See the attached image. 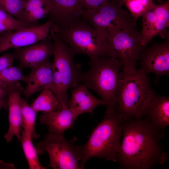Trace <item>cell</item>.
I'll use <instances>...</instances> for the list:
<instances>
[{
	"label": "cell",
	"instance_id": "cell-1",
	"mask_svg": "<svg viewBox=\"0 0 169 169\" xmlns=\"http://www.w3.org/2000/svg\"><path fill=\"white\" fill-rule=\"evenodd\" d=\"M164 130L146 116L123 120L122 141L116 158L124 169H150L162 164L168 153L163 151L161 141Z\"/></svg>",
	"mask_w": 169,
	"mask_h": 169
},
{
	"label": "cell",
	"instance_id": "cell-2",
	"mask_svg": "<svg viewBox=\"0 0 169 169\" xmlns=\"http://www.w3.org/2000/svg\"><path fill=\"white\" fill-rule=\"evenodd\" d=\"M117 96L116 110L123 120L143 117L156 94L150 78L139 68L123 70Z\"/></svg>",
	"mask_w": 169,
	"mask_h": 169
},
{
	"label": "cell",
	"instance_id": "cell-3",
	"mask_svg": "<svg viewBox=\"0 0 169 169\" xmlns=\"http://www.w3.org/2000/svg\"><path fill=\"white\" fill-rule=\"evenodd\" d=\"M123 120L115 110L106 113L102 121L94 129L86 142L79 145L81 169L94 157L116 161L120 145Z\"/></svg>",
	"mask_w": 169,
	"mask_h": 169
},
{
	"label": "cell",
	"instance_id": "cell-4",
	"mask_svg": "<svg viewBox=\"0 0 169 169\" xmlns=\"http://www.w3.org/2000/svg\"><path fill=\"white\" fill-rule=\"evenodd\" d=\"M123 66L117 58L102 57L90 61L89 68L82 72L80 81L95 91L105 103L106 113L116 110L117 96L123 74Z\"/></svg>",
	"mask_w": 169,
	"mask_h": 169
},
{
	"label": "cell",
	"instance_id": "cell-5",
	"mask_svg": "<svg viewBox=\"0 0 169 169\" xmlns=\"http://www.w3.org/2000/svg\"><path fill=\"white\" fill-rule=\"evenodd\" d=\"M50 30L59 35L76 54L85 55L90 61L105 57L116 58L107 38L83 18L64 27L52 25Z\"/></svg>",
	"mask_w": 169,
	"mask_h": 169
},
{
	"label": "cell",
	"instance_id": "cell-6",
	"mask_svg": "<svg viewBox=\"0 0 169 169\" xmlns=\"http://www.w3.org/2000/svg\"><path fill=\"white\" fill-rule=\"evenodd\" d=\"M77 138L67 140L64 134L49 132L44 139L36 143L38 154L46 152L49 159V166L54 169H81L79 145L75 143Z\"/></svg>",
	"mask_w": 169,
	"mask_h": 169
},
{
	"label": "cell",
	"instance_id": "cell-7",
	"mask_svg": "<svg viewBox=\"0 0 169 169\" xmlns=\"http://www.w3.org/2000/svg\"><path fill=\"white\" fill-rule=\"evenodd\" d=\"M83 18L107 38L120 30L136 26L130 13L111 0L98 8L86 9Z\"/></svg>",
	"mask_w": 169,
	"mask_h": 169
},
{
	"label": "cell",
	"instance_id": "cell-8",
	"mask_svg": "<svg viewBox=\"0 0 169 169\" xmlns=\"http://www.w3.org/2000/svg\"><path fill=\"white\" fill-rule=\"evenodd\" d=\"M107 41L122 64L124 70L136 69V63L147 46L142 44L140 33L135 28L120 30L108 37Z\"/></svg>",
	"mask_w": 169,
	"mask_h": 169
},
{
	"label": "cell",
	"instance_id": "cell-9",
	"mask_svg": "<svg viewBox=\"0 0 169 169\" xmlns=\"http://www.w3.org/2000/svg\"><path fill=\"white\" fill-rule=\"evenodd\" d=\"M49 33L54 45L52 63L67 91L78 85L82 72L79 65L74 62V50L56 33L50 30Z\"/></svg>",
	"mask_w": 169,
	"mask_h": 169
},
{
	"label": "cell",
	"instance_id": "cell-10",
	"mask_svg": "<svg viewBox=\"0 0 169 169\" xmlns=\"http://www.w3.org/2000/svg\"><path fill=\"white\" fill-rule=\"evenodd\" d=\"M141 17L140 34L143 46H147L157 36L165 38H169V0L156 4Z\"/></svg>",
	"mask_w": 169,
	"mask_h": 169
},
{
	"label": "cell",
	"instance_id": "cell-11",
	"mask_svg": "<svg viewBox=\"0 0 169 169\" xmlns=\"http://www.w3.org/2000/svg\"><path fill=\"white\" fill-rule=\"evenodd\" d=\"M53 22L45 23L22 29L2 33L0 53L11 49H16L36 43L49 35Z\"/></svg>",
	"mask_w": 169,
	"mask_h": 169
},
{
	"label": "cell",
	"instance_id": "cell-12",
	"mask_svg": "<svg viewBox=\"0 0 169 169\" xmlns=\"http://www.w3.org/2000/svg\"><path fill=\"white\" fill-rule=\"evenodd\" d=\"M139 61L140 68L146 74L155 75V82L164 75L169 74V38L162 42L146 47Z\"/></svg>",
	"mask_w": 169,
	"mask_h": 169
},
{
	"label": "cell",
	"instance_id": "cell-13",
	"mask_svg": "<svg viewBox=\"0 0 169 169\" xmlns=\"http://www.w3.org/2000/svg\"><path fill=\"white\" fill-rule=\"evenodd\" d=\"M50 36L33 44L15 49L13 55L21 70L33 68L49 61L53 55L54 45Z\"/></svg>",
	"mask_w": 169,
	"mask_h": 169
},
{
	"label": "cell",
	"instance_id": "cell-14",
	"mask_svg": "<svg viewBox=\"0 0 169 169\" xmlns=\"http://www.w3.org/2000/svg\"><path fill=\"white\" fill-rule=\"evenodd\" d=\"M50 8L48 20L52 26H67L83 18L86 10L80 0H49Z\"/></svg>",
	"mask_w": 169,
	"mask_h": 169
},
{
	"label": "cell",
	"instance_id": "cell-15",
	"mask_svg": "<svg viewBox=\"0 0 169 169\" xmlns=\"http://www.w3.org/2000/svg\"><path fill=\"white\" fill-rule=\"evenodd\" d=\"M4 89L7 94L9 121L8 131L4 137L8 142L12 140L13 136L20 141V131L22 127L20 100L24 88L19 82H17Z\"/></svg>",
	"mask_w": 169,
	"mask_h": 169
},
{
	"label": "cell",
	"instance_id": "cell-16",
	"mask_svg": "<svg viewBox=\"0 0 169 169\" xmlns=\"http://www.w3.org/2000/svg\"><path fill=\"white\" fill-rule=\"evenodd\" d=\"M55 68L52 62L48 61L31 69L26 76V86L23 94L28 98L34 94L45 89H49L51 84Z\"/></svg>",
	"mask_w": 169,
	"mask_h": 169
},
{
	"label": "cell",
	"instance_id": "cell-17",
	"mask_svg": "<svg viewBox=\"0 0 169 169\" xmlns=\"http://www.w3.org/2000/svg\"><path fill=\"white\" fill-rule=\"evenodd\" d=\"M101 105H105L104 101L92 94L82 84L73 89L67 105L76 119L83 113L91 114L96 107Z\"/></svg>",
	"mask_w": 169,
	"mask_h": 169
},
{
	"label": "cell",
	"instance_id": "cell-18",
	"mask_svg": "<svg viewBox=\"0 0 169 169\" xmlns=\"http://www.w3.org/2000/svg\"><path fill=\"white\" fill-rule=\"evenodd\" d=\"M75 118L71 110L66 105L54 111L43 112L40 115L41 123L49 128V132L62 134L66 130L74 128Z\"/></svg>",
	"mask_w": 169,
	"mask_h": 169
},
{
	"label": "cell",
	"instance_id": "cell-19",
	"mask_svg": "<svg viewBox=\"0 0 169 169\" xmlns=\"http://www.w3.org/2000/svg\"><path fill=\"white\" fill-rule=\"evenodd\" d=\"M146 116L158 128L164 130L169 125V97L156 93L147 109Z\"/></svg>",
	"mask_w": 169,
	"mask_h": 169
},
{
	"label": "cell",
	"instance_id": "cell-20",
	"mask_svg": "<svg viewBox=\"0 0 169 169\" xmlns=\"http://www.w3.org/2000/svg\"><path fill=\"white\" fill-rule=\"evenodd\" d=\"M49 0H27L24 9V21L35 26L37 21L48 16L50 10Z\"/></svg>",
	"mask_w": 169,
	"mask_h": 169
},
{
	"label": "cell",
	"instance_id": "cell-21",
	"mask_svg": "<svg viewBox=\"0 0 169 169\" xmlns=\"http://www.w3.org/2000/svg\"><path fill=\"white\" fill-rule=\"evenodd\" d=\"M30 133L23 130L20 141L23 152L30 169H45L40 164L36 148L34 146Z\"/></svg>",
	"mask_w": 169,
	"mask_h": 169
},
{
	"label": "cell",
	"instance_id": "cell-22",
	"mask_svg": "<svg viewBox=\"0 0 169 169\" xmlns=\"http://www.w3.org/2000/svg\"><path fill=\"white\" fill-rule=\"evenodd\" d=\"M58 105L57 99L53 92L49 89H45L42 91L30 106L37 113L55 111Z\"/></svg>",
	"mask_w": 169,
	"mask_h": 169
},
{
	"label": "cell",
	"instance_id": "cell-23",
	"mask_svg": "<svg viewBox=\"0 0 169 169\" xmlns=\"http://www.w3.org/2000/svg\"><path fill=\"white\" fill-rule=\"evenodd\" d=\"M20 106L22 127L24 131L30 134L32 139L38 138L40 135L36 132L35 130L37 113L30 105H28L26 100L21 98Z\"/></svg>",
	"mask_w": 169,
	"mask_h": 169
},
{
	"label": "cell",
	"instance_id": "cell-24",
	"mask_svg": "<svg viewBox=\"0 0 169 169\" xmlns=\"http://www.w3.org/2000/svg\"><path fill=\"white\" fill-rule=\"evenodd\" d=\"M124 4L134 19L136 20L156 5L152 0H124Z\"/></svg>",
	"mask_w": 169,
	"mask_h": 169
},
{
	"label": "cell",
	"instance_id": "cell-25",
	"mask_svg": "<svg viewBox=\"0 0 169 169\" xmlns=\"http://www.w3.org/2000/svg\"><path fill=\"white\" fill-rule=\"evenodd\" d=\"M33 26L34 25L17 19L0 8V33L18 30Z\"/></svg>",
	"mask_w": 169,
	"mask_h": 169
},
{
	"label": "cell",
	"instance_id": "cell-26",
	"mask_svg": "<svg viewBox=\"0 0 169 169\" xmlns=\"http://www.w3.org/2000/svg\"><path fill=\"white\" fill-rule=\"evenodd\" d=\"M21 69L18 66H11L0 72V85L4 89L17 82H25L26 76L24 75Z\"/></svg>",
	"mask_w": 169,
	"mask_h": 169
},
{
	"label": "cell",
	"instance_id": "cell-27",
	"mask_svg": "<svg viewBox=\"0 0 169 169\" xmlns=\"http://www.w3.org/2000/svg\"><path fill=\"white\" fill-rule=\"evenodd\" d=\"M49 89L53 92L57 99V110L64 105H67L69 100L67 91L64 88L59 72L55 69L53 81Z\"/></svg>",
	"mask_w": 169,
	"mask_h": 169
},
{
	"label": "cell",
	"instance_id": "cell-28",
	"mask_svg": "<svg viewBox=\"0 0 169 169\" xmlns=\"http://www.w3.org/2000/svg\"><path fill=\"white\" fill-rule=\"evenodd\" d=\"M26 1L0 0V8L17 19L24 22L23 20V12Z\"/></svg>",
	"mask_w": 169,
	"mask_h": 169
},
{
	"label": "cell",
	"instance_id": "cell-29",
	"mask_svg": "<svg viewBox=\"0 0 169 169\" xmlns=\"http://www.w3.org/2000/svg\"><path fill=\"white\" fill-rule=\"evenodd\" d=\"M86 9H95L100 8L109 0H80Z\"/></svg>",
	"mask_w": 169,
	"mask_h": 169
},
{
	"label": "cell",
	"instance_id": "cell-30",
	"mask_svg": "<svg viewBox=\"0 0 169 169\" xmlns=\"http://www.w3.org/2000/svg\"><path fill=\"white\" fill-rule=\"evenodd\" d=\"M15 59L13 54H5L0 56V72L12 65Z\"/></svg>",
	"mask_w": 169,
	"mask_h": 169
},
{
	"label": "cell",
	"instance_id": "cell-31",
	"mask_svg": "<svg viewBox=\"0 0 169 169\" xmlns=\"http://www.w3.org/2000/svg\"><path fill=\"white\" fill-rule=\"evenodd\" d=\"M0 100L7 101V93L5 89L0 85Z\"/></svg>",
	"mask_w": 169,
	"mask_h": 169
},
{
	"label": "cell",
	"instance_id": "cell-32",
	"mask_svg": "<svg viewBox=\"0 0 169 169\" xmlns=\"http://www.w3.org/2000/svg\"><path fill=\"white\" fill-rule=\"evenodd\" d=\"M2 107H4L5 108H8V100H0V110Z\"/></svg>",
	"mask_w": 169,
	"mask_h": 169
},
{
	"label": "cell",
	"instance_id": "cell-33",
	"mask_svg": "<svg viewBox=\"0 0 169 169\" xmlns=\"http://www.w3.org/2000/svg\"><path fill=\"white\" fill-rule=\"evenodd\" d=\"M115 2L121 6L124 4V0H111Z\"/></svg>",
	"mask_w": 169,
	"mask_h": 169
},
{
	"label": "cell",
	"instance_id": "cell-34",
	"mask_svg": "<svg viewBox=\"0 0 169 169\" xmlns=\"http://www.w3.org/2000/svg\"><path fill=\"white\" fill-rule=\"evenodd\" d=\"M156 0V1H157V2H158L159 3H162V0Z\"/></svg>",
	"mask_w": 169,
	"mask_h": 169
}]
</instances>
